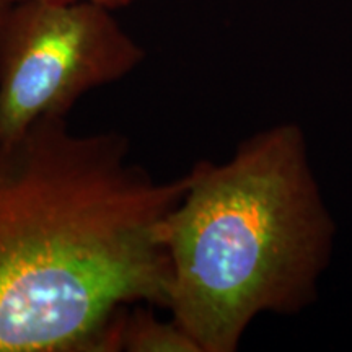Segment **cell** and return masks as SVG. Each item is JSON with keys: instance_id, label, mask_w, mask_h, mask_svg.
Masks as SVG:
<instances>
[{"instance_id": "6", "label": "cell", "mask_w": 352, "mask_h": 352, "mask_svg": "<svg viewBox=\"0 0 352 352\" xmlns=\"http://www.w3.org/2000/svg\"><path fill=\"white\" fill-rule=\"evenodd\" d=\"M12 6H13L12 0H0V20L6 16V13L10 10Z\"/></svg>"}, {"instance_id": "4", "label": "cell", "mask_w": 352, "mask_h": 352, "mask_svg": "<svg viewBox=\"0 0 352 352\" xmlns=\"http://www.w3.org/2000/svg\"><path fill=\"white\" fill-rule=\"evenodd\" d=\"M148 305L126 311L120 331V351L126 352H202L173 318L158 320Z\"/></svg>"}, {"instance_id": "3", "label": "cell", "mask_w": 352, "mask_h": 352, "mask_svg": "<svg viewBox=\"0 0 352 352\" xmlns=\"http://www.w3.org/2000/svg\"><path fill=\"white\" fill-rule=\"evenodd\" d=\"M113 12L91 2H13L0 20V140L44 118H69L82 96L144 63V47Z\"/></svg>"}, {"instance_id": "2", "label": "cell", "mask_w": 352, "mask_h": 352, "mask_svg": "<svg viewBox=\"0 0 352 352\" xmlns=\"http://www.w3.org/2000/svg\"><path fill=\"white\" fill-rule=\"evenodd\" d=\"M331 233L300 129L259 132L186 173L165 226L166 310L202 352L236 351L259 314L311 300Z\"/></svg>"}, {"instance_id": "5", "label": "cell", "mask_w": 352, "mask_h": 352, "mask_svg": "<svg viewBox=\"0 0 352 352\" xmlns=\"http://www.w3.org/2000/svg\"><path fill=\"white\" fill-rule=\"evenodd\" d=\"M12 2H20V0H12ZM51 2H91L107 7L109 10H120V8L129 7L131 3H134V0H51Z\"/></svg>"}, {"instance_id": "1", "label": "cell", "mask_w": 352, "mask_h": 352, "mask_svg": "<svg viewBox=\"0 0 352 352\" xmlns=\"http://www.w3.org/2000/svg\"><path fill=\"white\" fill-rule=\"evenodd\" d=\"M184 189L124 134L67 118L0 140V352H120L131 307L166 308L165 226Z\"/></svg>"}]
</instances>
